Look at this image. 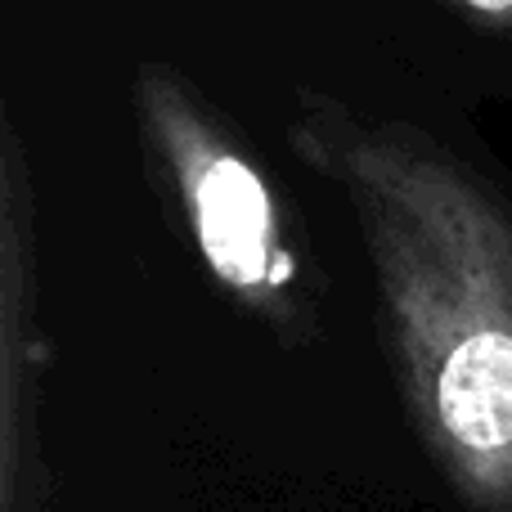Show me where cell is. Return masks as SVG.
<instances>
[{
	"label": "cell",
	"instance_id": "6da1fadb",
	"mask_svg": "<svg viewBox=\"0 0 512 512\" xmlns=\"http://www.w3.org/2000/svg\"><path fill=\"white\" fill-rule=\"evenodd\" d=\"M301 162L346 194L382 342L427 463L463 512H512V212L409 126L306 104Z\"/></svg>",
	"mask_w": 512,
	"mask_h": 512
},
{
	"label": "cell",
	"instance_id": "7a4b0ae2",
	"mask_svg": "<svg viewBox=\"0 0 512 512\" xmlns=\"http://www.w3.org/2000/svg\"><path fill=\"white\" fill-rule=\"evenodd\" d=\"M140 122L149 153L180 203L207 274L279 342H315V301L288 216L248 153L207 117L198 95L167 68L140 72Z\"/></svg>",
	"mask_w": 512,
	"mask_h": 512
},
{
	"label": "cell",
	"instance_id": "3957f363",
	"mask_svg": "<svg viewBox=\"0 0 512 512\" xmlns=\"http://www.w3.org/2000/svg\"><path fill=\"white\" fill-rule=\"evenodd\" d=\"M32 194L14 126L0 162V512H50V463L41 441L45 333L36 310Z\"/></svg>",
	"mask_w": 512,
	"mask_h": 512
},
{
	"label": "cell",
	"instance_id": "277c9868",
	"mask_svg": "<svg viewBox=\"0 0 512 512\" xmlns=\"http://www.w3.org/2000/svg\"><path fill=\"white\" fill-rule=\"evenodd\" d=\"M459 14L477 18V23H490V27H504L512 32V0H450Z\"/></svg>",
	"mask_w": 512,
	"mask_h": 512
}]
</instances>
